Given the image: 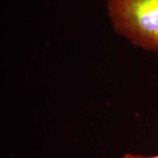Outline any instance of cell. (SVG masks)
<instances>
[{
  "mask_svg": "<svg viewBox=\"0 0 158 158\" xmlns=\"http://www.w3.org/2000/svg\"><path fill=\"white\" fill-rule=\"evenodd\" d=\"M113 27L134 45L158 52V0H106Z\"/></svg>",
  "mask_w": 158,
  "mask_h": 158,
  "instance_id": "6da1fadb",
  "label": "cell"
},
{
  "mask_svg": "<svg viewBox=\"0 0 158 158\" xmlns=\"http://www.w3.org/2000/svg\"><path fill=\"white\" fill-rule=\"evenodd\" d=\"M123 158H158V155L157 156H138V155L127 154L123 156Z\"/></svg>",
  "mask_w": 158,
  "mask_h": 158,
  "instance_id": "7a4b0ae2",
  "label": "cell"
}]
</instances>
